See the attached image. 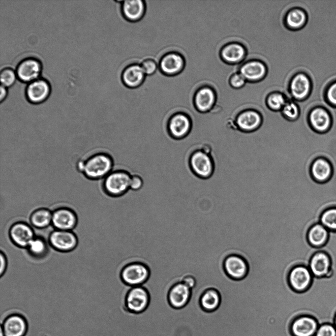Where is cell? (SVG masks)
Instances as JSON below:
<instances>
[{"instance_id": "cell-1", "label": "cell", "mask_w": 336, "mask_h": 336, "mask_svg": "<svg viewBox=\"0 0 336 336\" xmlns=\"http://www.w3.org/2000/svg\"><path fill=\"white\" fill-rule=\"evenodd\" d=\"M113 166V160L110 155L101 152L93 154L84 160H80L76 164L77 170L91 180L103 179L112 171Z\"/></svg>"}, {"instance_id": "cell-2", "label": "cell", "mask_w": 336, "mask_h": 336, "mask_svg": "<svg viewBox=\"0 0 336 336\" xmlns=\"http://www.w3.org/2000/svg\"><path fill=\"white\" fill-rule=\"evenodd\" d=\"M131 178V174L126 171H112L103 179V189L110 197L121 196L130 189Z\"/></svg>"}, {"instance_id": "cell-3", "label": "cell", "mask_w": 336, "mask_h": 336, "mask_svg": "<svg viewBox=\"0 0 336 336\" xmlns=\"http://www.w3.org/2000/svg\"><path fill=\"white\" fill-rule=\"evenodd\" d=\"M150 274V269L146 265L141 262H133L123 268L121 275L125 284L134 287L145 283Z\"/></svg>"}, {"instance_id": "cell-4", "label": "cell", "mask_w": 336, "mask_h": 336, "mask_svg": "<svg viewBox=\"0 0 336 336\" xmlns=\"http://www.w3.org/2000/svg\"><path fill=\"white\" fill-rule=\"evenodd\" d=\"M150 295L147 290L140 286H134L128 292L125 299L127 310L139 314L144 312L150 303Z\"/></svg>"}, {"instance_id": "cell-5", "label": "cell", "mask_w": 336, "mask_h": 336, "mask_svg": "<svg viewBox=\"0 0 336 336\" xmlns=\"http://www.w3.org/2000/svg\"><path fill=\"white\" fill-rule=\"evenodd\" d=\"M48 243L58 251L68 252L76 248L78 240L72 231L55 229L49 235Z\"/></svg>"}, {"instance_id": "cell-6", "label": "cell", "mask_w": 336, "mask_h": 336, "mask_svg": "<svg viewBox=\"0 0 336 336\" xmlns=\"http://www.w3.org/2000/svg\"><path fill=\"white\" fill-rule=\"evenodd\" d=\"M189 165L196 176L206 179L213 173L214 164L209 154L200 150H196L191 154L189 158Z\"/></svg>"}, {"instance_id": "cell-7", "label": "cell", "mask_w": 336, "mask_h": 336, "mask_svg": "<svg viewBox=\"0 0 336 336\" xmlns=\"http://www.w3.org/2000/svg\"><path fill=\"white\" fill-rule=\"evenodd\" d=\"M167 127L172 138L180 140L188 135L192 128L191 120L187 114L178 112L169 119Z\"/></svg>"}, {"instance_id": "cell-8", "label": "cell", "mask_w": 336, "mask_h": 336, "mask_svg": "<svg viewBox=\"0 0 336 336\" xmlns=\"http://www.w3.org/2000/svg\"><path fill=\"white\" fill-rule=\"evenodd\" d=\"M8 234L12 243L23 248H27L35 237L32 228L22 221L13 224L9 228Z\"/></svg>"}, {"instance_id": "cell-9", "label": "cell", "mask_w": 336, "mask_h": 336, "mask_svg": "<svg viewBox=\"0 0 336 336\" xmlns=\"http://www.w3.org/2000/svg\"><path fill=\"white\" fill-rule=\"evenodd\" d=\"M77 222L76 214L69 208L61 207L52 212V225L55 229L72 231Z\"/></svg>"}, {"instance_id": "cell-10", "label": "cell", "mask_w": 336, "mask_h": 336, "mask_svg": "<svg viewBox=\"0 0 336 336\" xmlns=\"http://www.w3.org/2000/svg\"><path fill=\"white\" fill-rule=\"evenodd\" d=\"M313 275L309 268L304 265H297L290 271L288 281L291 288L296 292H303L310 286Z\"/></svg>"}, {"instance_id": "cell-11", "label": "cell", "mask_w": 336, "mask_h": 336, "mask_svg": "<svg viewBox=\"0 0 336 336\" xmlns=\"http://www.w3.org/2000/svg\"><path fill=\"white\" fill-rule=\"evenodd\" d=\"M50 91L49 83L45 79L38 78L29 83L26 89V96L30 102L39 104L47 99Z\"/></svg>"}, {"instance_id": "cell-12", "label": "cell", "mask_w": 336, "mask_h": 336, "mask_svg": "<svg viewBox=\"0 0 336 336\" xmlns=\"http://www.w3.org/2000/svg\"><path fill=\"white\" fill-rule=\"evenodd\" d=\"M41 71L40 62L35 58H28L18 64L16 73L20 80L29 83L38 78Z\"/></svg>"}, {"instance_id": "cell-13", "label": "cell", "mask_w": 336, "mask_h": 336, "mask_svg": "<svg viewBox=\"0 0 336 336\" xmlns=\"http://www.w3.org/2000/svg\"><path fill=\"white\" fill-rule=\"evenodd\" d=\"M319 326L317 320L308 315H303L295 318L291 326L294 336H315Z\"/></svg>"}, {"instance_id": "cell-14", "label": "cell", "mask_w": 336, "mask_h": 336, "mask_svg": "<svg viewBox=\"0 0 336 336\" xmlns=\"http://www.w3.org/2000/svg\"><path fill=\"white\" fill-rule=\"evenodd\" d=\"M191 289L183 282H178L170 289L168 296L170 305L175 309H181L188 303Z\"/></svg>"}, {"instance_id": "cell-15", "label": "cell", "mask_w": 336, "mask_h": 336, "mask_svg": "<svg viewBox=\"0 0 336 336\" xmlns=\"http://www.w3.org/2000/svg\"><path fill=\"white\" fill-rule=\"evenodd\" d=\"M308 121L312 129L320 133L326 132L332 124L330 114L326 109L320 106L316 107L310 111Z\"/></svg>"}, {"instance_id": "cell-16", "label": "cell", "mask_w": 336, "mask_h": 336, "mask_svg": "<svg viewBox=\"0 0 336 336\" xmlns=\"http://www.w3.org/2000/svg\"><path fill=\"white\" fill-rule=\"evenodd\" d=\"M224 268L227 275L235 279L244 277L248 271L246 261L241 256L231 255L227 256L224 262Z\"/></svg>"}, {"instance_id": "cell-17", "label": "cell", "mask_w": 336, "mask_h": 336, "mask_svg": "<svg viewBox=\"0 0 336 336\" xmlns=\"http://www.w3.org/2000/svg\"><path fill=\"white\" fill-rule=\"evenodd\" d=\"M184 65L183 58L176 52L166 54L161 59L159 67L162 72L167 75L172 76L180 73Z\"/></svg>"}, {"instance_id": "cell-18", "label": "cell", "mask_w": 336, "mask_h": 336, "mask_svg": "<svg viewBox=\"0 0 336 336\" xmlns=\"http://www.w3.org/2000/svg\"><path fill=\"white\" fill-rule=\"evenodd\" d=\"M331 261L329 255L325 252L315 253L311 257L308 268L313 276H325L331 269Z\"/></svg>"}, {"instance_id": "cell-19", "label": "cell", "mask_w": 336, "mask_h": 336, "mask_svg": "<svg viewBox=\"0 0 336 336\" xmlns=\"http://www.w3.org/2000/svg\"><path fill=\"white\" fill-rule=\"evenodd\" d=\"M262 123L261 115L254 110H246L239 114L236 123L239 128L244 131H252L258 128Z\"/></svg>"}, {"instance_id": "cell-20", "label": "cell", "mask_w": 336, "mask_h": 336, "mask_svg": "<svg viewBox=\"0 0 336 336\" xmlns=\"http://www.w3.org/2000/svg\"><path fill=\"white\" fill-rule=\"evenodd\" d=\"M215 95L213 91L208 87H203L196 92L194 104L197 110L201 113L210 111L214 105Z\"/></svg>"}, {"instance_id": "cell-21", "label": "cell", "mask_w": 336, "mask_h": 336, "mask_svg": "<svg viewBox=\"0 0 336 336\" xmlns=\"http://www.w3.org/2000/svg\"><path fill=\"white\" fill-rule=\"evenodd\" d=\"M310 172L311 176L315 181L324 183L331 177L333 168L328 160L323 157H319L312 162Z\"/></svg>"}, {"instance_id": "cell-22", "label": "cell", "mask_w": 336, "mask_h": 336, "mask_svg": "<svg viewBox=\"0 0 336 336\" xmlns=\"http://www.w3.org/2000/svg\"><path fill=\"white\" fill-rule=\"evenodd\" d=\"M3 329L4 336H23L27 330V324L22 316L12 315L5 320Z\"/></svg>"}, {"instance_id": "cell-23", "label": "cell", "mask_w": 336, "mask_h": 336, "mask_svg": "<svg viewBox=\"0 0 336 336\" xmlns=\"http://www.w3.org/2000/svg\"><path fill=\"white\" fill-rule=\"evenodd\" d=\"M145 75L140 65L133 64L124 69L122 77L123 83L126 87L134 88L143 83Z\"/></svg>"}, {"instance_id": "cell-24", "label": "cell", "mask_w": 336, "mask_h": 336, "mask_svg": "<svg viewBox=\"0 0 336 336\" xmlns=\"http://www.w3.org/2000/svg\"><path fill=\"white\" fill-rule=\"evenodd\" d=\"M122 11L125 18L132 22L142 18L145 11V4L143 0H133L123 1Z\"/></svg>"}, {"instance_id": "cell-25", "label": "cell", "mask_w": 336, "mask_h": 336, "mask_svg": "<svg viewBox=\"0 0 336 336\" xmlns=\"http://www.w3.org/2000/svg\"><path fill=\"white\" fill-rule=\"evenodd\" d=\"M329 231L321 223H317L309 229L307 239L309 244L316 247L323 246L327 242Z\"/></svg>"}, {"instance_id": "cell-26", "label": "cell", "mask_w": 336, "mask_h": 336, "mask_svg": "<svg viewBox=\"0 0 336 336\" xmlns=\"http://www.w3.org/2000/svg\"><path fill=\"white\" fill-rule=\"evenodd\" d=\"M52 212L46 208L33 211L30 217L31 224L37 229H44L52 225Z\"/></svg>"}, {"instance_id": "cell-27", "label": "cell", "mask_w": 336, "mask_h": 336, "mask_svg": "<svg viewBox=\"0 0 336 336\" xmlns=\"http://www.w3.org/2000/svg\"><path fill=\"white\" fill-rule=\"evenodd\" d=\"M309 88V81L303 74H299L295 76L291 83L292 94L297 99H302L306 97Z\"/></svg>"}, {"instance_id": "cell-28", "label": "cell", "mask_w": 336, "mask_h": 336, "mask_svg": "<svg viewBox=\"0 0 336 336\" xmlns=\"http://www.w3.org/2000/svg\"><path fill=\"white\" fill-rule=\"evenodd\" d=\"M264 65L259 61H251L244 64L241 68V74L249 80H254L261 78L265 74Z\"/></svg>"}, {"instance_id": "cell-29", "label": "cell", "mask_w": 336, "mask_h": 336, "mask_svg": "<svg viewBox=\"0 0 336 336\" xmlns=\"http://www.w3.org/2000/svg\"><path fill=\"white\" fill-rule=\"evenodd\" d=\"M220 302V298L219 293L214 289L206 290L200 299L201 306L207 311H212L216 309Z\"/></svg>"}, {"instance_id": "cell-30", "label": "cell", "mask_w": 336, "mask_h": 336, "mask_svg": "<svg viewBox=\"0 0 336 336\" xmlns=\"http://www.w3.org/2000/svg\"><path fill=\"white\" fill-rule=\"evenodd\" d=\"M27 249L30 255L36 259L43 258L47 255L48 252L47 242L39 237H35Z\"/></svg>"}, {"instance_id": "cell-31", "label": "cell", "mask_w": 336, "mask_h": 336, "mask_svg": "<svg viewBox=\"0 0 336 336\" xmlns=\"http://www.w3.org/2000/svg\"><path fill=\"white\" fill-rule=\"evenodd\" d=\"M224 59L230 62H236L241 60L244 56L245 51L241 45L231 44L226 46L222 51Z\"/></svg>"}, {"instance_id": "cell-32", "label": "cell", "mask_w": 336, "mask_h": 336, "mask_svg": "<svg viewBox=\"0 0 336 336\" xmlns=\"http://www.w3.org/2000/svg\"><path fill=\"white\" fill-rule=\"evenodd\" d=\"M319 223L329 231H336V207L325 210L320 216Z\"/></svg>"}, {"instance_id": "cell-33", "label": "cell", "mask_w": 336, "mask_h": 336, "mask_svg": "<svg viewBox=\"0 0 336 336\" xmlns=\"http://www.w3.org/2000/svg\"><path fill=\"white\" fill-rule=\"evenodd\" d=\"M305 20L304 12L299 9L290 11L287 15L286 22L288 26L292 28H298L302 26Z\"/></svg>"}, {"instance_id": "cell-34", "label": "cell", "mask_w": 336, "mask_h": 336, "mask_svg": "<svg viewBox=\"0 0 336 336\" xmlns=\"http://www.w3.org/2000/svg\"><path fill=\"white\" fill-rule=\"evenodd\" d=\"M284 96L280 93H274L270 95L267 100V105L272 110L281 111L285 104Z\"/></svg>"}, {"instance_id": "cell-35", "label": "cell", "mask_w": 336, "mask_h": 336, "mask_svg": "<svg viewBox=\"0 0 336 336\" xmlns=\"http://www.w3.org/2000/svg\"><path fill=\"white\" fill-rule=\"evenodd\" d=\"M17 75L12 69L5 68L2 69L0 73L1 85L8 87L13 85L16 79Z\"/></svg>"}, {"instance_id": "cell-36", "label": "cell", "mask_w": 336, "mask_h": 336, "mask_svg": "<svg viewBox=\"0 0 336 336\" xmlns=\"http://www.w3.org/2000/svg\"><path fill=\"white\" fill-rule=\"evenodd\" d=\"M281 112L285 118L293 121L298 118L300 110L297 104L293 102H289L285 104Z\"/></svg>"}, {"instance_id": "cell-37", "label": "cell", "mask_w": 336, "mask_h": 336, "mask_svg": "<svg viewBox=\"0 0 336 336\" xmlns=\"http://www.w3.org/2000/svg\"><path fill=\"white\" fill-rule=\"evenodd\" d=\"M315 336H336V328L332 323H322L319 325Z\"/></svg>"}, {"instance_id": "cell-38", "label": "cell", "mask_w": 336, "mask_h": 336, "mask_svg": "<svg viewBox=\"0 0 336 336\" xmlns=\"http://www.w3.org/2000/svg\"><path fill=\"white\" fill-rule=\"evenodd\" d=\"M146 75L153 74L157 69V64L153 59H147L144 60L140 64Z\"/></svg>"}, {"instance_id": "cell-39", "label": "cell", "mask_w": 336, "mask_h": 336, "mask_svg": "<svg viewBox=\"0 0 336 336\" xmlns=\"http://www.w3.org/2000/svg\"><path fill=\"white\" fill-rule=\"evenodd\" d=\"M144 184L142 178L138 174L131 175L130 190L137 191L142 188Z\"/></svg>"}, {"instance_id": "cell-40", "label": "cell", "mask_w": 336, "mask_h": 336, "mask_svg": "<svg viewBox=\"0 0 336 336\" xmlns=\"http://www.w3.org/2000/svg\"><path fill=\"white\" fill-rule=\"evenodd\" d=\"M328 102L333 106L336 107V83L333 84L328 89L327 92Z\"/></svg>"}, {"instance_id": "cell-41", "label": "cell", "mask_w": 336, "mask_h": 336, "mask_svg": "<svg viewBox=\"0 0 336 336\" xmlns=\"http://www.w3.org/2000/svg\"><path fill=\"white\" fill-rule=\"evenodd\" d=\"M244 78L241 74H235L231 78V84L234 87H240L244 84Z\"/></svg>"}, {"instance_id": "cell-42", "label": "cell", "mask_w": 336, "mask_h": 336, "mask_svg": "<svg viewBox=\"0 0 336 336\" xmlns=\"http://www.w3.org/2000/svg\"><path fill=\"white\" fill-rule=\"evenodd\" d=\"M0 276L1 277L5 274L7 267V259L6 256L2 251L0 253Z\"/></svg>"}, {"instance_id": "cell-43", "label": "cell", "mask_w": 336, "mask_h": 336, "mask_svg": "<svg viewBox=\"0 0 336 336\" xmlns=\"http://www.w3.org/2000/svg\"><path fill=\"white\" fill-rule=\"evenodd\" d=\"M187 286L191 289H193L196 285V280L195 278L191 275L185 276L183 279L182 282Z\"/></svg>"}, {"instance_id": "cell-44", "label": "cell", "mask_w": 336, "mask_h": 336, "mask_svg": "<svg viewBox=\"0 0 336 336\" xmlns=\"http://www.w3.org/2000/svg\"><path fill=\"white\" fill-rule=\"evenodd\" d=\"M6 87L1 85L0 87V101L1 102L5 99L7 96V91Z\"/></svg>"}, {"instance_id": "cell-45", "label": "cell", "mask_w": 336, "mask_h": 336, "mask_svg": "<svg viewBox=\"0 0 336 336\" xmlns=\"http://www.w3.org/2000/svg\"><path fill=\"white\" fill-rule=\"evenodd\" d=\"M333 324L334 325L335 327L336 328V313L334 316V320H333Z\"/></svg>"}]
</instances>
